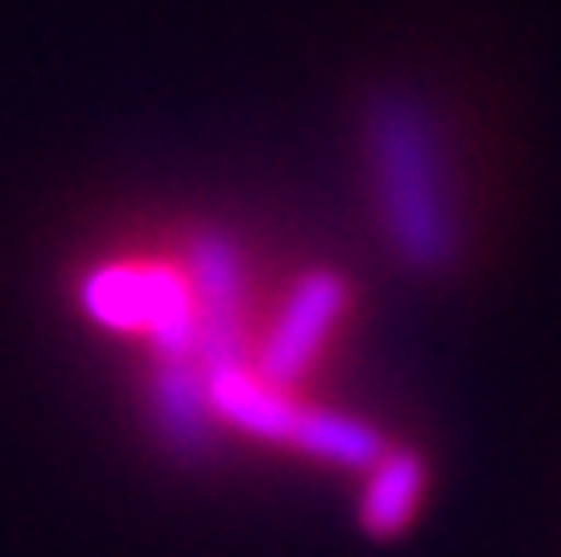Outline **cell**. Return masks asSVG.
I'll list each match as a JSON object with an SVG mask.
<instances>
[{
    "label": "cell",
    "instance_id": "cell-1",
    "mask_svg": "<svg viewBox=\"0 0 561 557\" xmlns=\"http://www.w3.org/2000/svg\"><path fill=\"white\" fill-rule=\"evenodd\" d=\"M359 128L389 247L414 272H448L458 262V217L434 114L404 89H385L365 104Z\"/></svg>",
    "mask_w": 561,
    "mask_h": 557
},
{
    "label": "cell",
    "instance_id": "cell-2",
    "mask_svg": "<svg viewBox=\"0 0 561 557\" xmlns=\"http://www.w3.org/2000/svg\"><path fill=\"white\" fill-rule=\"evenodd\" d=\"M79 311L114 336L153 345L158 361H193L197 306L173 262H104L79 282Z\"/></svg>",
    "mask_w": 561,
    "mask_h": 557
},
{
    "label": "cell",
    "instance_id": "cell-3",
    "mask_svg": "<svg viewBox=\"0 0 561 557\" xmlns=\"http://www.w3.org/2000/svg\"><path fill=\"white\" fill-rule=\"evenodd\" d=\"M187 286L197 306V341L193 361L197 371L247 361L242 355V316H247V282H242V252L222 232H197L187 247Z\"/></svg>",
    "mask_w": 561,
    "mask_h": 557
},
{
    "label": "cell",
    "instance_id": "cell-4",
    "mask_svg": "<svg viewBox=\"0 0 561 557\" xmlns=\"http://www.w3.org/2000/svg\"><path fill=\"white\" fill-rule=\"evenodd\" d=\"M345 306H350L345 276H335V272L300 276V282L290 286L286 306H280L272 336H266L262 351H256L252 371L262 375L266 385H276V390L296 385L300 375H306V365L316 361V351L325 345V336L335 331V321L345 316Z\"/></svg>",
    "mask_w": 561,
    "mask_h": 557
},
{
    "label": "cell",
    "instance_id": "cell-5",
    "mask_svg": "<svg viewBox=\"0 0 561 557\" xmlns=\"http://www.w3.org/2000/svg\"><path fill=\"white\" fill-rule=\"evenodd\" d=\"M207 400H213L217 420L232 424V430H242V434H252V440H272V444L296 440L300 405L290 400L286 390L266 385L247 361L207 371Z\"/></svg>",
    "mask_w": 561,
    "mask_h": 557
},
{
    "label": "cell",
    "instance_id": "cell-6",
    "mask_svg": "<svg viewBox=\"0 0 561 557\" xmlns=\"http://www.w3.org/2000/svg\"><path fill=\"white\" fill-rule=\"evenodd\" d=\"M148 410H153V430L183 459L213 444V400H207V375L197 371V361H158L153 385H148Z\"/></svg>",
    "mask_w": 561,
    "mask_h": 557
},
{
    "label": "cell",
    "instance_id": "cell-7",
    "mask_svg": "<svg viewBox=\"0 0 561 557\" xmlns=\"http://www.w3.org/2000/svg\"><path fill=\"white\" fill-rule=\"evenodd\" d=\"M424 503V459L414 450H385L369 464V484L359 499V523L369 538H399Z\"/></svg>",
    "mask_w": 561,
    "mask_h": 557
},
{
    "label": "cell",
    "instance_id": "cell-8",
    "mask_svg": "<svg viewBox=\"0 0 561 557\" xmlns=\"http://www.w3.org/2000/svg\"><path fill=\"white\" fill-rule=\"evenodd\" d=\"M290 450L310 454V459H320V464H335V469H369V464L385 454V440H379L375 424L355 420V414L300 405V424H296Z\"/></svg>",
    "mask_w": 561,
    "mask_h": 557
}]
</instances>
